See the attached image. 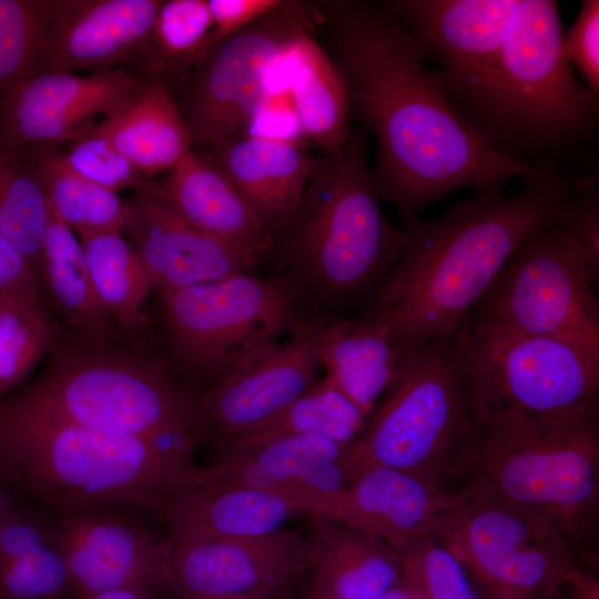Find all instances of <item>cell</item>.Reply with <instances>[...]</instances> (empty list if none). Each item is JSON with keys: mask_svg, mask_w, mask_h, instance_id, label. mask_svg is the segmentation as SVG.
<instances>
[{"mask_svg": "<svg viewBox=\"0 0 599 599\" xmlns=\"http://www.w3.org/2000/svg\"><path fill=\"white\" fill-rule=\"evenodd\" d=\"M316 4L314 33L343 79L349 120L375 138L373 187L403 222L459 189L536 171L495 152L465 122L413 35L379 1Z\"/></svg>", "mask_w": 599, "mask_h": 599, "instance_id": "1", "label": "cell"}, {"mask_svg": "<svg viewBox=\"0 0 599 599\" xmlns=\"http://www.w3.org/2000/svg\"><path fill=\"white\" fill-rule=\"evenodd\" d=\"M571 173L537 167L506 194L493 183L439 219L404 222L409 242L368 303L414 356L458 331L512 252L538 230L558 224Z\"/></svg>", "mask_w": 599, "mask_h": 599, "instance_id": "2", "label": "cell"}, {"mask_svg": "<svg viewBox=\"0 0 599 599\" xmlns=\"http://www.w3.org/2000/svg\"><path fill=\"white\" fill-rule=\"evenodd\" d=\"M191 451L30 413L0 399V478L57 516L151 514L195 475Z\"/></svg>", "mask_w": 599, "mask_h": 599, "instance_id": "3", "label": "cell"}, {"mask_svg": "<svg viewBox=\"0 0 599 599\" xmlns=\"http://www.w3.org/2000/svg\"><path fill=\"white\" fill-rule=\"evenodd\" d=\"M554 0H518L494 67L460 112L500 155L529 167L576 173L597 162L599 98L561 53Z\"/></svg>", "mask_w": 599, "mask_h": 599, "instance_id": "4", "label": "cell"}, {"mask_svg": "<svg viewBox=\"0 0 599 599\" xmlns=\"http://www.w3.org/2000/svg\"><path fill=\"white\" fill-rule=\"evenodd\" d=\"M369 133L351 126L333 154L311 159L303 195L275 234L270 258L297 302L338 307L378 292L409 242L379 206L367 163Z\"/></svg>", "mask_w": 599, "mask_h": 599, "instance_id": "5", "label": "cell"}, {"mask_svg": "<svg viewBox=\"0 0 599 599\" xmlns=\"http://www.w3.org/2000/svg\"><path fill=\"white\" fill-rule=\"evenodd\" d=\"M459 491L538 512L587 554L599 516L598 407L475 424Z\"/></svg>", "mask_w": 599, "mask_h": 599, "instance_id": "6", "label": "cell"}, {"mask_svg": "<svg viewBox=\"0 0 599 599\" xmlns=\"http://www.w3.org/2000/svg\"><path fill=\"white\" fill-rule=\"evenodd\" d=\"M460 328L414 356L347 445L352 470L380 464L459 491L475 436Z\"/></svg>", "mask_w": 599, "mask_h": 599, "instance_id": "7", "label": "cell"}, {"mask_svg": "<svg viewBox=\"0 0 599 599\" xmlns=\"http://www.w3.org/2000/svg\"><path fill=\"white\" fill-rule=\"evenodd\" d=\"M20 409L193 453L196 397L162 367L106 353H71L4 398Z\"/></svg>", "mask_w": 599, "mask_h": 599, "instance_id": "8", "label": "cell"}, {"mask_svg": "<svg viewBox=\"0 0 599 599\" xmlns=\"http://www.w3.org/2000/svg\"><path fill=\"white\" fill-rule=\"evenodd\" d=\"M599 285L568 229L545 226L505 262L467 322L475 328L549 336L599 352Z\"/></svg>", "mask_w": 599, "mask_h": 599, "instance_id": "9", "label": "cell"}, {"mask_svg": "<svg viewBox=\"0 0 599 599\" xmlns=\"http://www.w3.org/2000/svg\"><path fill=\"white\" fill-rule=\"evenodd\" d=\"M474 424L598 407L599 352L566 339L460 328Z\"/></svg>", "mask_w": 599, "mask_h": 599, "instance_id": "10", "label": "cell"}, {"mask_svg": "<svg viewBox=\"0 0 599 599\" xmlns=\"http://www.w3.org/2000/svg\"><path fill=\"white\" fill-rule=\"evenodd\" d=\"M160 295L172 354L210 385L280 342L301 318L298 302L284 284L254 273Z\"/></svg>", "mask_w": 599, "mask_h": 599, "instance_id": "11", "label": "cell"}, {"mask_svg": "<svg viewBox=\"0 0 599 599\" xmlns=\"http://www.w3.org/2000/svg\"><path fill=\"white\" fill-rule=\"evenodd\" d=\"M427 532L460 561L483 599H550L576 564L547 517L494 499L465 495Z\"/></svg>", "mask_w": 599, "mask_h": 599, "instance_id": "12", "label": "cell"}, {"mask_svg": "<svg viewBox=\"0 0 599 599\" xmlns=\"http://www.w3.org/2000/svg\"><path fill=\"white\" fill-rule=\"evenodd\" d=\"M316 1L282 3L202 55L172 88L193 144L243 136L267 97V77L292 42L315 31Z\"/></svg>", "mask_w": 599, "mask_h": 599, "instance_id": "13", "label": "cell"}, {"mask_svg": "<svg viewBox=\"0 0 599 599\" xmlns=\"http://www.w3.org/2000/svg\"><path fill=\"white\" fill-rule=\"evenodd\" d=\"M322 319L303 318L277 342L196 397L197 443L216 446L271 419L317 383Z\"/></svg>", "mask_w": 599, "mask_h": 599, "instance_id": "14", "label": "cell"}, {"mask_svg": "<svg viewBox=\"0 0 599 599\" xmlns=\"http://www.w3.org/2000/svg\"><path fill=\"white\" fill-rule=\"evenodd\" d=\"M379 3L435 58L459 113L495 64L518 0H385Z\"/></svg>", "mask_w": 599, "mask_h": 599, "instance_id": "15", "label": "cell"}, {"mask_svg": "<svg viewBox=\"0 0 599 599\" xmlns=\"http://www.w3.org/2000/svg\"><path fill=\"white\" fill-rule=\"evenodd\" d=\"M347 445L312 435L226 443L219 446L217 460L203 471L219 483L284 497L313 517L341 521L351 480Z\"/></svg>", "mask_w": 599, "mask_h": 599, "instance_id": "16", "label": "cell"}, {"mask_svg": "<svg viewBox=\"0 0 599 599\" xmlns=\"http://www.w3.org/2000/svg\"><path fill=\"white\" fill-rule=\"evenodd\" d=\"M73 592L81 599L129 587L167 591L170 545L143 515L120 511L57 516Z\"/></svg>", "mask_w": 599, "mask_h": 599, "instance_id": "17", "label": "cell"}, {"mask_svg": "<svg viewBox=\"0 0 599 599\" xmlns=\"http://www.w3.org/2000/svg\"><path fill=\"white\" fill-rule=\"evenodd\" d=\"M141 81L123 69L88 75L32 73L0 98V141L16 149L72 142L108 116Z\"/></svg>", "mask_w": 599, "mask_h": 599, "instance_id": "18", "label": "cell"}, {"mask_svg": "<svg viewBox=\"0 0 599 599\" xmlns=\"http://www.w3.org/2000/svg\"><path fill=\"white\" fill-rule=\"evenodd\" d=\"M162 0H51L32 73L89 74L138 62ZM31 73V74H32Z\"/></svg>", "mask_w": 599, "mask_h": 599, "instance_id": "19", "label": "cell"}, {"mask_svg": "<svg viewBox=\"0 0 599 599\" xmlns=\"http://www.w3.org/2000/svg\"><path fill=\"white\" fill-rule=\"evenodd\" d=\"M167 591L200 595L280 593L307 568L296 530L170 546Z\"/></svg>", "mask_w": 599, "mask_h": 599, "instance_id": "20", "label": "cell"}, {"mask_svg": "<svg viewBox=\"0 0 599 599\" xmlns=\"http://www.w3.org/2000/svg\"><path fill=\"white\" fill-rule=\"evenodd\" d=\"M129 207L121 233L159 293L254 273L256 267L236 250L182 217L154 181L134 191Z\"/></svg>", "mask_w": 599, "mask_h": 599, "instance_id": "21", "label": "cell"}, {"mask_svg": "<svg viewBox=\"0 0 599 599\" xmlns=\"http://www.w3.org/2000/svg\"><path fill=\"white\" fill-rule=\"evenodd\" d=\"M303 514L307 515L284 497L215 481L199 468L191 480L160 507L155 518L164 524L169 545L175 546L275 532Z\"/></svg>", "mask_w": 599, "mask_h": 599, "instance_id": "22", "label": "cell"}, {"mask_svg": "<svg viewBox=\"0 0 599 599\" xmlns=\"http://www.w3.org/2000/svg\"><path fill=\"white\" fill-rule=\"evenodd\" d=\"M154 185L189 223L229 244L255 267L270 260L274 234L212 156L191 150Z\"/></svg>", "mask_w": 599, "mask_h": 599, "instance_id": "23", "label": "cell"}, {"mask_svg": "<svg viewBox=\"0 0 599 599\" xmlns=\"http://www.w3.org/2000/svg\"><path fill=\"white\" fill-rule=\"evenodd\" d=\"M461 491L438 487L413 474L364 464L352 474L341 522L385 539L426 532L430 524L459 505Z\"/></svg>", "mask_w": 599, "mask_h": 599, "instance_id": "24", "label": "cell"}, {"mask_svg": "<svg viewBox=\"0 0 599 599\" xmlns=\"http://www.w3.org/2000/svg\"><path fill=\"white\" fill-rule=\"evenodd\" d=\"M318 355L324 378L367 417L415 356L386 326L364 314L322 319Z\"/></svg>", "mask_w": 599, "mask_h": 599, "instance_id": "25", "label": "cell"}, {"mask_svg": "<svg viewBox=\"0 0 599 599\" xmlns=\"http://www.w3.org/2000/svg\"><path fill=\"white\" fill-rule=\"evenodd\" d=\"M305 540L312 588L329 599H378L403 582L394 548L378 535L315 516Z\"/></svg>", "mask_w": 599, "mask_h": 599, "instance_id": "26", "label": "cell"}, {"mask_svg": "<svg viewBox=\"0 0 599 599\" xmlns=\"http://www.w3.org/2000/svg\"><path fill=\"white\" fill-rule=\"evenodd\" d=\"M210 149L275 237L303 195L312 156L291 141L258 134L234 138Z\"/></svg>", "mask_w": 599, "mask_h": 599, "instance_id": "27", "label": "cell"}, {"mask_svg": "<svg viewBox=\"0 0 599 599\" xmlns=\"http://www.w3.org/2000/svg\"><path fill=\"white\" fill-rule=\"evenodd\" d=\"M144 176L171 170L193 140L170 89L146 79L94 128Z\"/></svg>", "mask_w": 599, "mask_h": 599, "instance_id": "28", "label": "cell"}, {"mask_svg": "<svg viewBox=\"0 0 599 599\" xmlns=\"http://www.w3.org/2000/svg\"><path fill=\"white\" fill-rule=\"evenodd\" d=\"M69 591L55 519L21 499L0 522V599L61 598Z\"/></svg>", "mask_w": 599, "mask_h": 599, "instance_id": "29", "label": "cell"}, {"mask_svg": "<svg viewBox=\"0 0 599 599\" xmlns=\"http://www.w3.org/2000/svg\"><path fill=\"white\" fill-rule=\"evenodd\" d=\"M283 62L303 132L324 154L337 152L351 130L347 95L339 71L314 31L301 33Z\"/></svg>", "mask_w": 599, "mask_h": 599, "instance_id": "30", "label": "cell"}, {"mask_svg": "<svg viewBox=\"0 0 599 599\" xmlns=\"http://www.w3.org/2000/svg\"><path fill=\"white\" fill-rule=\"evenodd\" d=\"M40 277L49 300L72 326L92 339L109 337L110 316L97 297L80 241L51 203Z\"/></svg>", "mask_w": 599, "mask_h": 599, "instance_id": "31", "label": "cell"}, {"mask_svg": "<svg viewBox=\"0 0 599 599\" xmlns=\"http://www.w3.org/2000/svg\"><path fill=\"white\" fill-rule=\"evenodd\" d=\"M22 151L52 207L73 232L81 236L121 231L129 214V201L79 175L68 164L64 152L52 144H32Z\"/></svg>", "mask_w": 599, "mask_h": 599, "instance_id": "32", "label": "cell"}, {"mask_svg": "<svg viewBox=\"0 0 599 599\" xmlns=\"http://www.w3.org/2000/svg\"><path fill=\"white\" fill-rule=\"evenodd\" d=\"M50 202L22 149L0 141V233L39 281Z\"/></svg>", "mask_w": 599, "mask_h": 599, "instance_id": "33", "label": "cell"}, {"mask_svg": "<svg viewBox=\"0 0 599 599\" xmlns=\"http://www.w3.org/2000/svg\"><path fill=\"white\" fill-rule=\"evenodd\" d=\"M97 297L122 327L131 328L152 290L151 276L121 231L79 236Z\"/></svg>", "mask_w": 599, "mask_h": 599, "instance_id": "34", "label": "cell"}, {"mask_svg": "<svg viewBox=\"0 0 599 599\" xmlns=\"http://www.w3.org/2000/svg\"><path fill=\"white\" fill-rule=\"evenodd\" d=\"M211 29L206 0H162L139 60L143 80L161 81L171 91L201 58Z\"/></svg>", "mask_w": 599, "mask_h": 599, "instance_id": "35", "label": "cell"}, {"mask_svg": "<svg viewBox=\"0 0 599 599\" xmlns=\"http://www.w3.org/2000/svg\"><path fill=\"white\" fill-rule=\"evenodd\" d=\"M366 420L367 416L355 404L323 378L281 413L226 443L250 444L285 435H312L347 445L362 433Z\"/></svg>", "mask_w": 599, "mask_h": 599, "instance_id": "36", "label": "cell"}, {"mask_svg": "<svg viewBox=\"0 0 599 599\" xmlns=\"http://www.w3.org/2000/svg\"><path fill=\"white\" fill-rule=\"evenodd\" d=\"M386 540L403 581L425 599H483L460 561L429 532Z\"/></svg>", "mask_w": 599, "mask_h": 599, "instance_id": "37", "label": "cell"}, {"mask_svg": "<svg viewBox=\"0 0 599 599\" xmlns=\"http://www.w3.org/2000/svg\"><path fill=\"white\" fill-rule=\"evenodd\" d=\"M51 0H0V98L33 71Z\"/></svg>", "mask_w": 599, "mask_h": 599, "instance_id": "38", "label": "cell"}, {"mask_svg": "<svg viewBox=\"0 0 599 599\" xmlns=\"http://www.w3.org/2000/svg\"><path fill=\"white\" fill-rule=\"evenodd\" d=\"M0 394L17 386L45 351L50 327L40 306L1 300Z\"/></svg>", "mask_w": 599, "mask_h": 599, "instance_id": "39", "label": "cell"}, {"mask_svg": "<svg viewBox=\"0 0 599 599\" xmlns=\"http://www.w3.org/2000/svg\"><path fill=\"white\" fill-rule=\"evenodd\" d=\"M64 156L70 167L79 175L116 193L125 189L136 191L151 180L103 134L93 129L70 142Z\"/></svg>", "mask_w": 599, "mask_h": 599, "instance_id": "40", "label": "cell"}, {"mask_svg": "<svg viewBox=\"0 0 599 599\" xmlns=\"http://www.w3.org/2000/svg\"><path fill=\"white\" fill-rule=\"evenodd\" d=\"M558 224L572 232L585 247L591 267L599 276V175L598 172L571 174V192Z\"/></svg>", "mask_w": 599, "mask_h": 599, "instance_id": "41", "label": "cell"}, {"mask_svg": "<svg viewBox=\"0 0 599 599\" xmlns=\"http://www.w3.org/2000/svg\"><path fill=\"white\" fill-rule=\"evenodd\" d=\"M565 60L599 98V1L583 0L573 24L561 40Z\"/></svg>", "mask_w": 599, "mask_h": 599, "instance_id": "42", "label": "cell"}, {"mask_svg": "<svg viewBox=\"0 0 599 599\" xmlns=\"http://www.w3.org/2000/svg\"><path fill=\"white\" fill-rule=\"evenodd\" d=\"M206 1L212 17V29L202 55L278 7L283 0Z\"/></svg>", "mask_w": 599, "mask_h": 599, "instance_id": "43", "label": "cell"}, {"mask_svg": "<svg viewBox=\"0 0 599 599\" xmlns=\"http://www.w3.org/2000/svg\"><path fill=\"white\" fill-rule=\"evenodd\" d=\"M0 298L40 306L39 281L23 257L0 233Z\"/></svg>", "mask_w": 599, "mask_h": 599, "instance_id": "44", "label": "cell"}, {"mask_svg": "<svg viewBox=\"0 0 599 599\" xmlns=\"http://www.w3.org/2000/svg\"><path fill=\"white\" fill-rule=\"evenodd\" d=\"M560 591L564 599H599V581L575 564L560 586Z\"/></svg>", "mask_w": 599, "mask_h": 599, "instance_id": "45", "label": "cell"}, {"mask_svg": "<svg viewBox=\"0 0 599 599\" xmlns=\"http://www.w3.org/2000/svg\"><path fill=\"white\" fill-rule=\"evenodd\" d=\"M164 590L152 587H129L90 596L84 599H160Z\"/></svg>", "mask_w": 599, "mask_h": 599, "instance_id": "46", "label": "cell"}, {"mask_svg": "<svg viewBox=\"0 0 599 599\" xmlns=\"http://www.w3.org/2000/svg\"><path fill=\"white\" fill-rule=\"evenodd\" d=\"M283 592L280 593H255V595H200V593H174L173 599H285Z\"/></svg>", "mask_w": 599, "mask_h": 599, "instance_id": "47", "label": "cell"}, {"mask_svg": "<svg viewBox=\"0 0 599 599\" xmlns=\"http://www.w3.org/2000/svg\"><path fill=\"white\" fill-rule=\"evenodd\" d=\"M21 499L22 497L0 478V522Z\"/></svg>", "mask_w": 599, "mask_h": 599, "instance_id": "48", "label": "cell"}, {"mask_svg": "<svg viewBox=\"0 0 599 599\" xmlns=\"http://www.w3.org/2000/svg\"><path fill=\"white\" fill-rule=\"evenodd\" d=\"M413 590L403 581L378 599H412Z\"/></svg>", "mask_w": 599, "mask_h": 599, "instance_id": "49", "label": "cell"}, {"mask_svg": "<svg viewBox=\"0 0 599 599\" xmlns=\"http://www.w3.org/2000/svg\"><path fill=\"white\" fill-rule=\"evenodd\" d=\"M550 599H564L562 595H561V591H560V588L558 589V591Z\"/></svg>", "mask_w": 599, "mask_h": 599, "instance_id": "50", "label": "cell"}, {"mask_svg": "<svg viewBox=\"0 0 599 599\" xmlns=\"http://www.w3.org/2000/svg\"><path fill=\"white\" fill-rule=\"evenodd\" d=\"M412 589V588H410ZM413 590V589H412ZM412 599H425L423 596L413 590Z\"/></svg>", "mask_w": 599, "mask_h": 599, "instance_id": "51", "label": "cell"}, {"mask_svg": "<svg viewBox=\"0 0 599 599\" xmlns=\"http://www.w3.org/2000/svg\"><path fill=\"white\" fill-rule=\"evenodd\" d=\"M43 599H61V598H43Z\"/></svg>", "mask_w": 599, "mask_h": 599, "instance_id": "52", "label": "cell"}, {"mask_svg": "<svg viewBox=\"0 0 599 599\" xmlns=\"http://www.w3.org/2000/svg\"><path fill=\"white\" fill-rule=\"evenodd\" d=\"M0 324H1V309H0Z\"/></svg>", "mask_w": 599, "mask_h": 599, "instance_id": "53", "label": "cell"}, {"mask_svg": "<svg viewBox=\"0 0 599 599\" xmlns=\"http://www.w3.org/2000/svg\"><path fill=\"white\" fill-rule=\"evenodd\" d=\"M321 593V592H319ZM324 596V595H323ZM326 597V596H325ZM327 599H329L328 597H326Z\"/></svg>", "mask_w": 599, "mask_h": 599, "instance_id": "54", "label": "cell"}, {"mask_svg": "<svg viewBox=\"0 0 599 599\" xmlns=\"http://www.w3.org/2000/svg\"><path fill=\"white\" fill-rule=\"evenodd\" d=\"M286 599V598H285Z\"/></svg>", "mask_w": 599, "mask_h": 599, "instance_id": "55", "label": "cell"}]
</instances>
